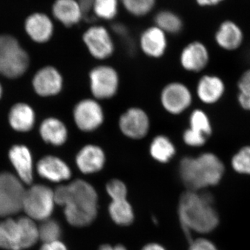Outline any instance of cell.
<instances>
[{"mask_svg": "<svg viewBox=\"0 0 250 250\" xmlns=\"http://www.w3.org/2000/svg\"><path fill=\"white\" fill-rule=\"evenodd\" d=\"M113 29L116 34L121 36V37H125V36H127V29L123 24L117 23V24H115L113 26Z\"/></svg>", "mask_w": 250, "mask_h": 250, "instance_id": "cell-40", "label": "cell"}, {"mask_svg": "<svg viewBox=\"0 0 250 250\" xmlns=\"http://www.w3.org/2000/svg\"><path fill=\"white\" fill-rule=\"evenodd\" d=\"M148 150L151 157L160 164H167L177 154L173 141L165 134H158L153 137Z\"/></svg>", "mask_w": 250, "mask_h": 250, "instance_id": "cell-22", "label": "cell"}, {"mask_svg": "<svg viewBox=\"0 0 250 250\" xmlns=\"http://www.w3.org/2000/svg\"><path fill=\"white\" fill-rule=\"evenodd\" d=\"M82 15L88 18L90 11L93 8L94 0H78Z\"/></svg>", "mask_w": 250, "mask_h": 250, "instance_id": "cell-38", "label": "cell"}, {"mask_svg": "<svg viewBox=\"0 0 250 250\" xmlns=\"http://www.w3.org/2000/svg\"><path fill=\"white\" fill-rule=\"evenodd\" d=\"M40 250H67L65 245L60 241H54L51 243H44Z\"/></svg>", "mask_w": 250, "mask_h": 250, "instance_id": "cell-39", "label": "cell"}, {"mask_svg": "<svg viewBox=\"0 0 250 250\" xmlns=\"http://www.w3.org/2000/svg\"><path fill=\"white\" fill-rule=\"evenodd\" d=\"M159 102L166 113L171 116H179L191 106L192 92L183 82L173 81L163 87L159 95Z\"/></svg>", "mask_w": 250, "mask_h": 250, "instance_id": "cell-11", "label": "cell"}, {"mask_svg": "<svg viewBox=\"0 0 250 250\" xmlns=\"http://www.w3.org/2000/svg\"><path fill=\"white\" fill-rule=\"evenodd\" d=\"M83 41L90 57L104 62L113 57L116 47L110 33L102 26H93L83 33Z\"/></svg>", "mask_w": 250, "mask_h": 250, "instance_id": "cell-12", "label": "cell"}, {"mask_svg": "<svg viewBox=\"0 0 250 250\" xmlns=\"http://www.w3.org/2000/svg\"><path fill=\"white\" fill-rule=\"evenodd\" d=\"M54 16L65 27L78 24L82 19V11L75 0H57L53 5Z\"/></svg>", "mask_w": 250, "mask_h": 250, "instance_id": "cell-23", "label": "cell"}, {"mask_svg": "<svg viewBox=\"0 0 250 250\" xmlns=\"http://www.w3.org/2000/svg\"><path fill=\"white\" fill-rule=\"evenodd\" d=\"M179 176L184 185L192 191L218 185L225 174V166L218 156L210 152L184 156L180 160Z\"/></svg>", "mask_w": 250, "mask_h": 250, "instance_id": "cell-2", "label": "cell"}, {"mask_svg": "<svg viewBox=\"0 0 250 250\" xmlns=\"http://www.w3.org/2000/svg\"><path fill=\"white\" fill-rule=\"evenodd\" d=\"M209 62V54L200 42H192L184 47L179 55V63L186 71L201 72Z\"/></svg>", "mask_w": 250, "mask_h": 250, "instance_id": "cell-15", "label": "cell"}, {"mask_svg": "<svg viewBox=\"0 0 250 250\" xmlns=\"http://www.w3.org/2000/svg\"><path fill=\"white\" fill-rule=\"evenodd\" d=\"M10 125L20 132H27L32 129L35 123V114L30 106L19 103L11 108L9 115Z\"/></svg>", "mask_w": 250, "mask_h": 250, "instance_id": "cell-24", "label": "cell"}, {"mask_svg": "<svg viewBox=\"0 0 250 250\" xmlns=\"http://www.w3.org/2000/svg\"><path fill=\"white\" fill-rule=\"evenodd\" d=\"M225 88L223 80L214 75H204L196 87L197 98L205 104L216 103L223 97Z\"/></svg>", "mask_w": 250, "mask_h": 250, "instance_id": "cell-18", "label": "cell"}, {"mask_svg": "<svg viewBox=\"0 0 250 250\" xmlns=\"http://www.w3.org/2000/svg\"><path fill=\"white\" fill-rule=\"evenodd\" d=\"M142 250H166L163 248L162 246H159L158 244H149L146 247Z\"/></svg>", "mask_w": 250, "mask_h": 250, "instance_id": "cell-43", "label": "cell"}, {"mask_svg": "<svg viewBox=\"0 0 250 250\" xmlns=\"http://www.w3.org/2000/svg\"><path fill=\"white\" fill-rule=\"evenodd\" d=\"M231 164L237 173L250 175V146L241 148L233 155Z\"/></svg>", "mask_w": 250, "mask_h": 250, "instance_id": "cell-31", "label": "cell"}, {"mask_svg": "<svg viewBox=\"0 0 250 250\" xmlns=\"http://www.w3.org/2000/svg\"><path fill=\"white\" fill-rule=\"evenodd\" d=\"M106 190L113 201L125 200L126 188L125 184L118 179H112L106 185Z\"/></svg>", "mask_w": 250, "mask_h": 250, "instance_id": "cell-36", "label": "cell"}, {"mask_svg": "<svg viewBox=\"0 0 250 250\" xmlns=\"http://www.w3.org/2000/svg\"><path fill=\"white\" fill-rule=\"evenodd\" d=\"M189 250H219L214 243L206 238H198L190 244Z\"/></svg>", "mask_w": 250, "mask_h": 250, "instance_id": "cell-37", "label": "cell"}, {"mask_svg": "<svg viewBox=\"0 0 250 250\" xmlns=\"http://www.w3.org/2000/svg\"><path fill=\"white\" fill-rule=\"evenodd\" d=\"M9 157L20 179L27 184L33 181L32 156L24 146H14L10 149Z\"/></svg>", "mask_w": 250, "mask_h": 250, "instance_id": "cell-19", "label": "cell"}, {"mask_svg": "<svg viewBox=\"0 0 250 250\" xmlns=\"http://www.w3.org/2000/svg\"><path fill=\"white\" fill-rule=\"evenodd\" d=\"M63 80L62 74L52 66L43 67L36 74L33 86L38 95L43 97L54 96L62 91Z\"/></svg>", "mask_w": 250, "mask_h": 250, "instance_id": "cell-16", "label": "cell"}, {"mask_svg": "<svg viewBox=\"0 0 250 250\" xmlns=\"http://www.w3.org/2000/svg\"><path fill=\"white\" fill-rule=\"evenodd\" d=\"M238 102L244 109L250 111V70L245 72L238 82Z\"/></svg>", "mask_w": 250, "mask_h": 250, "instance_id": "cell-34", "label": "cell"}, {"mask_svg": "<svg viewBox=\"0 0 250 250\" xmlns=\"http://www.w3.org/2000/svg\"><path fill=\"white\" fill-rule=\"evenodd\" d=\"M99 250H126V249L124 246H121V245L114 247L108 246V245H104V246L100 247Z\"/></svg>", "mask_w": 250, "mask_h": 250, "instance_id": "cell-42", "label": "cell"}, {"mask_svg": "<svg viewBox=\"0 0 250 250\" xmlns=\"http://www.w3.org/2000/svg\"><path fill=\"white\" fill-rule=\"evenodd\" d=\"M106 162L104 149L96 143H88L81 148L75 157V163L82 173H97L103 170Z\"/></svg>", "mask_w": 250, "mask_h": 250, "instance_id": "cell-13", "label": "cell"}, {"mask_svg": "<svg viewBox=\"0 0 250 250\" xmlns=\"http://www.w3.org/2000/svg\"><path fill=\"white\" fill-rule=\"evenodd\" d=\"M72 117L77 129L86 134L98 131L104 124L106 119L101 102L92 97L82 99L75 104Z\"/></svg>", "mask_w": 250, "mask_h": 250, "instance_id": "cell-7", "label": "cell"}, {"mask_svg": "<svg viewBox=\"0 0 250 250\" xmlns=\"http://www.w3.org/2000/svg\"><path fill=\"white\" fill-rule=\"evenodd\" d=\"M156 27L166 34H178L183 29V22L181 18L170 11H161L154 18Z\"/></svg>", "mask_w": 250, "mask_h": 250, "instance_id": "cell-27", "label": "cell"}, {"mask_svg": "<svg viewBox=\"0 0 250 250\" xmlns=\"http://www.w3.org/2000/svg\"><path fill=\"white\" fill-rule=\"evenodd\" d=\"M179 216L182 228L187 234L191 231L211 232L220 223L213 197L207 192L190 190L184 193L179 201Z\"/></svg>", "mask_w": 250, "mask_h": 250, "instance_id": "cell-1", "label": "cell"}, {"mask_svg": "<svg viewBox=\"0 0 250 250\" xmlns=\"http://www.w3.org/2000/svg\"><path fill=\"white\" fill-rule=\"evenodd\" d=\"M29 66V56L11 36H0V73L10 79L22 76Z\"/></svg>", "mask_w": 250, "mask_h": 250, "instance_id": "cell-4", "label": "cell"}, {"mask_svg": "<svg viewBox=\"0 0 250 250\" xmlns=\"http://www.w3.org/2000/svg\"><path fill=\"white\" fill-rule=\"evenodd\" d=\"M97 208H81L71 205L65 206V216L70 225L75 227H84L93 223L97 215Z\"/></svg>", "mask_w": 250, "mask_h": 250, "instance_id": "cell-26", "label": "cell"}, {"mask_svg": "<svg viewBox=\"0 0 250 250\" xmlns=\"http://www.w3.org/2000/svg\"><path fill=\"white\" fill-rule=\"evenodd\" d=\"M215 41L219 46L226 50H233L241 45L243 33L235 23L223 22L215 34Z\"/></svg>", "mask_w": 250, "mask_h": 250, "instance_id": "cell-25", "label": "cell"}, {"mask_svg": "<svg viewBox=\"0 0 250 250\" xmlns=\"http://www.w3.org/2000/svg\"><path fill=\"white\" fill-rule=\"evenodd\" d=\"M25 192L21 181L14 174L0 173V216H10L22 210Z\"/></svg>", "mask_w": 250, "mask_h": 250, "instance_id": "cell-10", "label": "cell"}, {"mask_svg": "<svg viewBox=\"0 0 250 250\" xmlns=\"http://www.w3.org/2000/svg\"><path fill=\"white\" fill-rule=\"evenodd\" d=\"M150 117L144 108L131 106L125 110L118 121V129L126 139L141 141L150 132Z\"/></svg>", "mask_w": 250, "mask_h": 250, "instance_id": "cell-9", "label": "cell"}, {"mask_svg": "<svg viewBox=\"0 0 250 250\" xmlns=\"http://www.w3.org/2000/svg\"><path fill=\"white\" fill-rule=\"evenodd\" d=\"M88 83L92 98L100 102L111 100L118 95L121 77L114 67L106 63L95 65L88 72Z\"/></svg>", "mask_w": 250, "mask_h": 250, "instance_id": "cell-5", "label": "cell"}, {"mask_svg": "<svg viewBox=\"0 0 250 250\" xmlns=\"http://www.w3.org/2000/svg\"><path fill=\"white\" fill-rule=\"evenodd\" d=\"M40 134L43 141L54 146H62L68 139V130L58 118H49L42 122Z\"/></svg>", "mask_w": 250, "mask_h": 250, "instance_id": "cell-21", "label": "cell"}, {"mask_svg": "<svg viewBox=\"0 0 250 250\" xmlns=\"http://www.w3.org/2000/svg\"><path fill=\"white\" fill-rule=\"evenodd\" d=\"M182 139L184 144L188 147H200L205 146L208 138L188 127L182 133Z\"/></svg>", "mask_w": 250, "mask_h": 250, "instance_id": "cell-35", "label": "cell"}, {"mask_svg": "<svg viewBox=\"0 0 250 250\" xmlns=\"http://www.w3.org/2000/svg\"><path fill=\"white\" fill-rule=\"evenodd\" d=\"M188 128L200 133L206 137H209L212 134L211 123L208 115L200 108L193 110L188 118Z\"/></svg>", "mask_w": 250, "mask_h": 250, "instance_id": "cell-29", "label": "cell"}, {"mask_svg": "<svg viewBox=\"0 0 250 250\" xmlns=\"http://www.w3.org/2000/svg\"><path fill=\"white\" fill-rule=\"evenodd\" d=\"M110 215L118 225L127 226L134 220V213L131 205L125 200L113 201L109 206Z\"/></svg>", "mask_w": 250, "mask_h": 250, "instance_id": "cell-28", "label": "cell"}, {"mask_svg": "<svg viewBox=\"0 0 250 250\" xmlns=\"http://www.w3.org/2000/svg\"><path fill=\"white\" fill-rule=\"evenodd\" d=\"M1 94H2V88H1V85L0 84V98H1Z\"/></svg>", "mask_w": 250, "mask_h": 250, "instance_id": "cell-44", "label": "cell"}, {"mask_svg": "<svg viewBox=\"0 0 250 250\" xmlns=\"http://www.w3.org/2000/svg\"><path fill=\"white\" fill-rule=\"evenodd\" d=\"M39 239L44 243L58 241L62 236V228L58 222L54 220H44L39 228Z\"/></svg>", "mask_w": 250, "mask_h": 250, "instance_id": "cell-30", "label": "cell"}, {"mask_svg": "<svg viewBox=\"0 0 250 250\" xmlns=\"http://www.w3.org/2000/svg\"><path fill=\"white\" fill-rule=\"evenodd\" d=\"M126 10L136 16H143L152 9L155 0H123Z\"/></svg>", "mask_w": 250, "mask_h": 250, "instance_id": "cell-33", "label": "cell"}, {"mask_svg": "<svg viewBox=\"0 0 250 250\" xmlns=\"http://www.w3.org/2000/svg\"><path fill=\"white\" fill-rule=\"evenodd\" d=\"M25 29L33 41L45 42L52 37L54 27L48 16L42 14H34L27 18Z\"/></svg>", "mask_w": 250, "mask_h": 250, "instance_id": "cell-20", "label": "cell"}, {"mask_svg": "<svg viewBox=\"0 0 250 250\" xmlns=\"http://www.w3.org/2000/svg\"><path fill=\"white\" fill-rule=\"evenodd\" d=\"M39 239V228L32 219L8 218L0 223V248L22 250L34 246Z\"/></svg>", "mask_w": 250, "mask_h": 250, "instance_id": "cell-3", "label": "cell"}, {"mask_svg": "<svg viewBox=\"0 0 250 250\" xmlns=\"http://www.w3.org/2000/svg\"><path fill=\"white\" fill-rule=\"evenodd\" d=\"M93 10L98 17L110 21L118 13L117 0H94Z\"/></svg>", "mask_w": 250, "mask_h": 250, "instance_id": "cell-32", "label": "cell"}, {"mask_svg": "<svg viewBox=\"0 0 250 250\" xmlns=\"http://www.w3.org/2000/svg\"><path fill=\"white\" fill-rule=\"evenodd\" d=\"M54 201L59 205H71L82 208H97L98 195L95 188L81 179L68 186H60L56 189Z\"/></svg>", "mask_w": 250, "mask_h": 250, "instance_id": "cell-6", "label": "cell"}, {"mask_svg": "<svg viewBox=\"0 0 250 250\" xmlns=\"http://www.w3.org/2000/svg\"><path fill=\"white\" fill-rule=\"evenodd\" d=\"M139 45L141 52L148 58L159 59L165 56L168 44L166 33L156 26L143 31Z\"/></svg>", "mask_w": 250, "mask_h": 250, "instance_id": "cell-14", "label": "cell"}, {"mask_svg": "<svg viewBox=\"0 0 250 250\" xmlns=\"http://www.w3.org/2000/svg\"><path fill=\"white\" fill-rule=\"evenodd\" d=\"M54 193L43 185H34L25 192L22 209L29 218L47 220L54 210Z\"/></svg>", "mask_w": 250, "mask_h": 250, "instance_id": "cell-8", "label": "cell"}, {"mask_svg": "<svg viewBox=\"0 0 250 250\" xmlns=\"http://www.w3.org/2000/svg\"><path fill=\"white\" fill-rule=\"evenodd\" d=\"M37 172L43 179L50 182H60L71 177L70 167L60 158L47 156L42 158L37 164Z\"/></svg>", "mask_w": 250, "mask_h": 250, "instance_id": "cell-17", "label": "cell"}, {"mask_svg": "<svg viewBox=\"0 0 250 250\" xmlns=\"http://www.w3.org/2000/svg\"><path fill=\"white\" fill-rule=\"evenodd\" d=\"M223 0H197V3L201 6H212L218 4Z\"/></svg>", "mask_w": 250, "mask_h": 250, "instance_id": "cell-41", "label": "cell"}]
</instances>
